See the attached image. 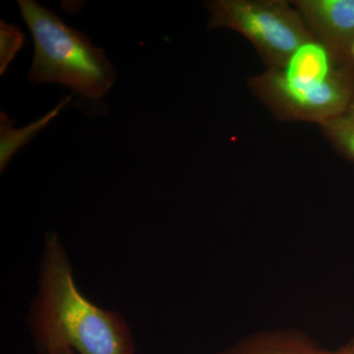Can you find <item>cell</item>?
<instances>
[{"instance_id":"obj_1","label":"cell","mask_w":354,"mask_h":354,"mask_svg":"<svg viewBox=\"0 0 354 354\" xmlns=\"http://www.w3.org/2000/svg\"><path fill=\"white\" fill-rule=\"evenodd\" d=\"M38 288L26 316L37 354H136L131 327L120 312L102 309L79 290L59 235L46 232Z\"/></svg>"},{"instance_id":"obj_2","label":"cell","mask_w":354,"mask_h":354,"mask_svg":"<svg viewBox=\"0 0 354 354\" xmlns=\"http://www.w3.org/2000/svg\"><path fill=\"white\" fill-rule=\"evenodd\" d=\"M248 86L278 120L321 125L354 102V60L312 39Z\"/></svg>"},{"instance_id":"obj_3","label":"cell","mask_w":354,"mask_h":354,"mask_svg":"<svg viewBox=\"0 0 354 354\" xmlns=\"http://www.w3.org/2000/svg\"><path fill=\"white\" fill-rule=\"evenodd\" d=\"M18 4L34 39V62L28 80L62 84L88 99L108 94L116 74L104 50L38 2L20 0Z\"/></svg>"},{"instance_id":"obj_4","label":"cell","mask_w":354,"mask_h":354,"mask_svg":"<svg viewBox=\"0 0 354 354\" xmlns=\"http://www.w3.org/2000/svg\"><path fill=\"white\" fill-rule=\"evenodd\" d=\"M290 3L285 0L209 1V27L239 32L255 46L267 68H277L302 44L314 39Z\"/></svg>"},{"instance_id":"obj_5","label":"cell","mask_w":354,"mask_h":354,"mask_svg":"<svg viewBox=\"0 0 354 354\" xmlns=\"http://www.w3.org/2000/svg\"><path fill=\"white\" fill-rule=\"evenodd\" d=\"M291 4L314 39L351 57L354 43V0H297Z\"/></svg>"},{"instance_id":"obj_6","label":"cell","mask_w":354,"mask_h":354,"mask_svg":"<svg viewBox=\"0 0 354 354\" xmlns=\"http://www.w3.org/2000/svg\"><path fill=\"white\" fill-rule=\"evenodd\" d=\"M322 351L307 335L274 330L250 335L218 354H321Z\"/></svg>"},{"instance_id":"obj_7","label":"cell","mask_w":354,"mask_h":354,"mask_svg":"<svg viewBox=\"0 0 354 354\" xmlns=\"http://www.w3.org/2000/svg\"><path fill=\"white\" fill-rule=\"evenodd\" d=\"M70 100L71 97H64L50 113L21 129H15L13 127L12 121L9 120L6 114L1 113L0 115L1 116V120H0V169L1 172L6 171L11 158L28 142L31 141L44 127H46L48 123L53 120L66 104H68Z\"/></svg>"},{"instance_id":"obj_8","label":"cell","mask_w":354,"mask_h":354,"mask_svg":"<svg viewBox=\"0 0 354 354\" xmlns=\"http://www.w3.org/2000/svg\"><path fill=\"white\" fill-rule=\"evenodd\" d=\"M319 127L335 151L354 162V102L344 113Z\"/></svg>"},{"instance_id":"obj_9","label":"cell","mask_w":354,"mask_h":354,"mask_svg":"<svg viewBox=\"0 0 354 354\" xmlns=\"http://www.w3.org/2000/svg\"><path fill=\"white\" fill-rule=\"evenodd\" d=\"M25 43L24 32L17 26L0 21V74L6 73L9 64Z\"/></svg>"},{"instance_id":"obj_10","label":"cell","mask_w":354,"mask_h":354,"mask_svg":"<svg viewBox=\"0 0 354 354\" xmlns=\"http://www.w3.org/2000/svg\"><path fill=\"white\" fill-rule=\"evenodd\" d=\"M321 354H354V339L344 344L342 348L335 349V351H325V349H323Z\"/></svg>"},{"instance_id":"obj_11","label":"cell","mask_w":354,"mask_h":354,"mask_svg":"<svg viewBox=\"0 0 354 354\" xmlns=\"http://www.w3.org/2000/svg\"><path fill=\"white\" fill-rule=\"evenodd\" d=\"M62 354H76L74 353L73 351H71V349H67V351H64V353Z\"/></svg>"},{"instance_id":"obj_12","label":"cell","mask_w":354,"mask_h":354,"mask_svg":"<svg viewBox=\"0 0 354 354\" xmlns=\"http://www.w3.org/2000/svg\"><path fill=\"white\" fill-rule=\"evenodd\" d=\"M351 57H353V59L354 60V43H353V48H351Z\"/></svg>"}]
</instances>
